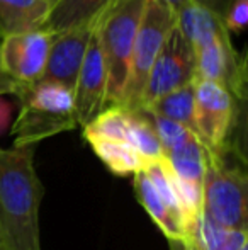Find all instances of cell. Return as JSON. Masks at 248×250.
<instances>
[{
    "label": "cell",
    "mask_w": 248,
    "mask_h": 250,
    "mask_svg": "<svg viewBox=\"0 0 248 250\" xmlns=\"http://www.w3.org/2000/svg\"><path fill=\"white\" fill-rule=\"evenodd\" d=\"M34 148H0V237L5 250H41L44 186L34 168Z\"/></svg>",
    "instance_id": "6da1fadb"
},
{
    "label": "cell",
    "mask_w": 248,
    "mask_h": 250,
    "mask_svg": "<svg viewBox=\"0 0 248 250\" xmlns=\"http://www.w3.org/2000/svg\"><path fill=\"white\" fill-rule=\"evenodd\" d=\"M202 213L228 230L247 231L248 179L245 157L231 142L219 151L206 150Z\"/></svg>",
    "instance_id": "7a4b0ae2"
},
{
    "label": "cell",
    "mask_w": 248,
    "mask_h": 250,
    "mask_svg": "<svg viewBox=\"0 0 248 250\" xmlns=\"http://www.w3.org/2000/svg\"><path fill=\"white\" fill-rule=\"evenodd\" d=\"M143 7L145 0H111L92 22L106 65V107L121 105L123 102Z\"/></svg>",
    "instance_id": "3957f363"
},
{
    "label": "cell",
    "mask_w": 248,
    "mask_h": 250,
    "mask_svg": "<svg viewBox=\"0 0 248 250\" xmlns=\"http://www.w3.org/2000/svg\"><path fill=\"white\" fill-rule=\"evenodd\" d=\"M20 109L12 126L14 146H36L58 133L75 129V94L50 80H39L19 97Z\"/></svg>",
    "instance_id": "277c9868"
},
{
    "label": "cell",
    "mask_w": 248,
    "mask_h": 250,
    "mask_svg": "<svg viewBox=\"0 0 248 250\" xmlns=\"http://www.w3.org/2000/svg\"><path fill=\"white\" fill-rule=\"evenodd\" d=\"M177 14L162 0H145L141 21L134 38L131 60H129L128 82L124 87L123 102L119 107L136 112L141 107L143 90L153 63L158 56L167 34L173 27Z\"/></svg>",
    "instance_id": "5b68a950"
},
{
    "label": "cell",
    "mask_w": 248,
    "mask_h": 250,
    "mask_svg": "<svg viewBox=\"0 0 248 250\" xmlns=\"http://www.w3.org/2000/svg\"><path fill=\"white\" fill-rule=\"evenodd\" d=\"M53 36L48 31L38 29L2 38L0 72L16 87L17 99L43 79Z\"/></svg>",
    "instance_id": "8992f818"
},
{
    "label": "cell",
    "mask_w": 248,
    "mask_h": 250,
    "mask_svg": "<svg viewBox=\"0 0 248 250\" xmlns=\"http://www.w3.org/2000/svg\"><path fill=\"white\" fill-rule=\"evenodd\" d=\"M194 133L206 150L219 151L229 142L236 121V101L209 80H194Z\"/></svg>",
    "instance_id": "52a82bcc"
},
{
    "label": "cell",
    "mask_w": 248,
    "mask_h": 250,
    "mask_svg": "<svg viewBox=\"0 0 248 250\" xmlns=\"http://www.w3.org/2000/svg\"><path fill=\"white\" fill-rule=\"evenodd\" d=\"M195 79V55L192 44L177 26V21L167 34L158 56L153 63L143 90L141 109L165 94L191 83Z\"/></svg>",
    "instance_id": "ba28073f"
},
{
    "label": "cell",
    "mask_w": 248,
    "mask_h": 250,
    "mask_svg": "<svg viewBox=\"0 0 248 250\" xmlns=\"http://www.w3.org/2000/svg\"><path fill=\"white\" fill-rule=\"evenodd\" d=\"M231 34L223 31L218 36L197 48L195 55V79L209 80L225 87L233 99H247V60L236 51L231 43Z\"/></svg>",
    "instance_id": "9c48e42d"
},
{
    "label": "cell",
    "mask_w": 248,
    "mask_h": 250,
    "mask_svg": "<svg viewBox=\"0 0 248 250\" xmlns=\"http://www.w3.org/2000/svg\"><path fill=\"white\" fill-rule=\"evenodd\" d=\"M106 65H104L102 51H100L99 41H97V36L92 27V34H90L85 56H83L75 89H73L76 125L83 128L100 111L106 109Z\"/></svg>",
    "instance_id": "30bf717a"
},
{
    "label": "cell",
    "mask_w": 248,
    "mask_h": 250,
    "mask_svg": "<svg viewBox=\"0 0 248 250\" xmlns=\"http://www.w3.org/2000/svg\"><path fill=\"white\" fill-rule=\"evenodd\" d=\"M90 34H92V24L55 34L41 80L61 83L72 90L75 89Z\"/></svg>",
    "instance_id": "8fae6325"
},
{
    "label": "cell",
    "mask_w": 248,
    "mask_h": 250,
    "mask_svg": "<svg viewBox=\"0 0 248 250\" xmlns=\"http://www.w3.org/2000/svg\"><path fill=\"white\" fill-rule=\"evenodd\" d=\"M133 177H134L133 179V189H134L138 203L145 208L150 218L155 221L156 227L170 240V244L182 245L186 242V230H184L182 220L170 209L169 204L160 196V192L156 191V188L150 181L145 170H139Z\"/></svg>",
    "instance_id": "7c38bea8"
},
{
    "label": "cell",
    "mask_w": 248,
    "mask_h": 250,
    "mask_svg": "<svg viewBox=\"0 0 248 250\" xmlns=\"http://www.w3.org/2000/svg\"><path fill=\"white\" fill-rule=\"evenodd\" d=\"M50 12L46 0H0V38L43 29Z\"/></svg>",
    "instance_id": "4fadbf2b"
},
{
    "label": "cell",
    "mask_w": 248,
    "mask_h": 250,
    "mask_svg": "<svg viewBox=\"0 0 248 250\" xmlns=\"http://www.w3.org/2000/svg\"><path fill=\"white\" fill-rule=\"evenodd\" d=\"M111 0H58L51 9L43 29L51 34L90 26Z\"/></svg>",
    "instance_id": "5bb4252c"
},
{
    "label": "cell",
    "mask_w": 248,
    "mask_h": 250,
    "mask_svg": "<svg viewBox=\"0 0 248 250\" xmlns=\"http://www.w3.org/2000/svg\"><path fill=\"white\" fill-rule=\"evenodd\" d=\"M177 26L192 44V48L201 46L219 33L226 31L223 19L218 14L209 10L208 7L199 5L194 0H191L180 12H177Z\"/></svg>",
    "instance_id": "9a60e30c"
},
{
    "label": "cell",
    "mask_w": 248,
    "mask_h": 250,
    "mask_svg": "<svg viewBox=\"0 0 248 250\" xmlns=\"http://www.w3.org/2000/svg\"><path fill=\"white\" fill-rule=\"evenodd\" d=\"M165 160L169 162L173 175L180 182H186L191 186L202 188L206 168V148L195 135L187 138L175 148L167 151Z\"/></svg>",
    "instance_id": "2e32d148"
},
{
    "label": "cell",
    "mask_w": 248,
    "mask_h": 250,
    "mask_svg": "<svg viewBox=\"0 0 248 250\" xmlns=\"http://www.w3.org/2000/svg\"><path fill=\"white\" fill-rule=\"evenodd\" d=\"M87 142L99 160L116 175H134L146 167V162L128 142L102 138H89Z\"/></svg>",
    "instance_id": "e0dca14e"
},
{
    "label": "cell",
    "mask_w": 248,
    "mask_h": 250,
    "mask_svg": "<svg viewBox=\"0 0 248 250\" xmlns=\"http://www.w3.org/2000/svg\"><path fill=\"white\" fill-rule=\"evenodd\" d=\"M194 80L191 83H187V85L179 87V89L162 96L160 99L152 102L141 111L170 119V121H175L194 133Z\"/></svg>",
    "instance_id": "ac0fdd59"
},
{
    "label": "cell",
    "mask_w": 248,
    "mask_h": 250,
    "mask_svg": "<svg viewBox=\"0 0 248 250\" xmlns=\"http://www.w3.org/2000/svg\"><path fill=\"white\" fill-rule=\"evenodd\" d=\"M128 143L138 151V155L146 164H150V162H153V160H158V158L163 157L158 136H156L155 129H153V125H152V121H150V118L143 111L129 112Z\"/></svg>",
    "instance_id": "d6986e66"
},
{
    "label": "cell",
    "mask_w": 248,
    "mask_h": 250,
    "mask_svg": "<svg viewBox=\"0 0 248 250\" xmlns=\"http://www.w3.org/2000/svg\"><path fill=\"white\" fill-rule=\"evenodd\" d=\"M128 121L129 112L126 109L114 105L100 111L90 123L83 126V138H102L128 142Z\"/></svg>",
    "instance_id": "ffe728a7"
},
{
    "label": "cell",
    "mask_w": 248,
    "mask_h": 250,
    "mask_svg": "<svg viewBox=\"0 0 248 250\" xmlns=\"http://www.w3.org/2000/svg\"><path fill=\"white\" fill-rule=\"evenodd\" d=\"M146 116L150 118L153 125V129H155L156 136H158V142L162 145V151L163 155L167 151H170L172 148H175L177 145H180L182 142H186L187 138H191L194 133L191 129H187L186 126L179 125L175 121H170V119L160 118V116H153L145 112Z\"/></svg>",
    "instance_id": "44dd1931"
},
{
    "label": "cell",
    "mask_w": 248,
    "mask_h": 250,
    "mask_svg": "<svg viewBox=\"0 0 248 250\" xmlns=\"http://www.w3.org/2000/svg\"><path fill=\"white\" fill-rule=\"evenodd\" d=\"M248 22V0H231L223 16V24L229 34H240Z\"/></svg>",
    "instance_id": "7402d4cb"
},
{
    "label": "cell",
    "mask_w": 248,
    "mask_h": 250,
    "mask_svg": "<svg viewBox=\"0 0 248 250\" xmlns=\"http://www.w3.org/2000/svg\"><path fill=\"white\" fill-rule=\"evenodd\" d=\"M194 2H197L199 5L208 7L209 10H212L214 14H218V16L223 19V16H225L226 9H228V5H229L231 0H194Z\"/></svg>",
    "instance_id": "603a6c76"
},
{
    "label": "cell",
    "mask_w": 248,
    "mask_h": 250,
    "mask_svg": "<svg viewBox=\"0 0 248 250\" xmlns=\"http://www.w3.org/2000/svg\"><path fill=\"white\" fill-rule=\"evenodd\" d=\"M0 43H2V38H0ZM2 96H16V87L7 80V77L0 72V97Z\"/></svg>",
    "instance_id": "cb8c5ba5"
},
{
    "label": "cell",
    "mask_w": 248,
    "mask_h": 250,
    "mask_svg": "<svg viewBox=\"0 0 248 250\" xmlns=\"http://www.w3.org/2000/svg\"><path fill=\"white\" fill-rule=\"evenodd\" d=\"M162 2H165L167 5H170L173 9V12H180V10L184 9V7L187 5L189 2H191V0H162Z\"/></svg>",
    "instance_id": "d4e9b609"
},
{
    "label": "cell",
    "mask_w": 248,
    "mask_h": 250,
    "mask_svg": "<svg viewBox=\"0 0 248 250\" xmlns=\"http://www.w3.org/2000/svg\"><path fill=\"white\" fill-rule=\"evenodd\" d=\"M46 2L50 3V5H51V9H53V5H55V3L58 2V0H46Z\"/></svg>",
    "instance_id": "484cf974"
},
{
    "label": "cell",
    "mask_w": 248,
    "mask_h": 250,
    "mask_svg": "<svg viewBox=\"0 0 248 250\" xmlns=\"http://www.w3.org/2000/svg\"><path fill=\"white\" fill-rule=\"evenodd\" d=\"M0 250H5V247H3V242H2V237H0Z\"/></svg>",
    "instance_id": "4316f807"
}]
</instances>
